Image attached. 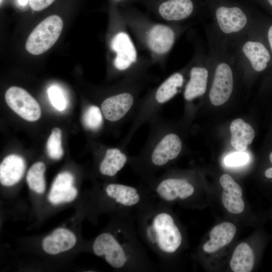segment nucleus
<instances>
[{
    "label": "nucleus",
    "instance_id": "nucleus-1",
    "mask_svg": "<svg viewBox=\"0 0 272 272\" xmlns=\"http://www.w3.org/2000/svg\"><path fill=\"white\" fill-rule=\"evenodd\" d=\"M92 250L112 267L123 272L157 269L138 235L133 214H115L113 228L95 238Z\"/></svg>",
    "mask_w": 272,
    "mask_h": 272
},
{
    "label": "nucleus",
    "instance_id": "nucleus-2",
    "mask_svg": "<svg viewBox=\"0 0 272 272\" xmlns=\"http://www.w3.org/2000/svg\"><path fill=\"white\" fill-rule=\"evenodd\" d=\"M135 222L140 239L165 269L183 242L182 234L169 204L155 198L136 212Z\"/></svg>",
    "mask_w": 272,
    "mask_h": 272
},
{
    "label": "nucleus",
    "instance_id": "nucleus-3",
    "mask_svg": "<svg viewBox=\"0 0 272 272\" xmlns=\"http://www.w3.org/2000/svg\"><path fill=\"white\" fill-rule=\"evenodd\" d=\"M253 35L252 27L244 34L228 43L237 66L261 72L267 67L270 60V54L264 44Z\"/></svg>",
    "mask_w": 272,
    "mask_h": 272
},
{
    "label": "nucleus",
    "instance_id": "nucleus-4",
    "mask_svg": "<svg viewBox=\"0 0 272 272\" xmlns=\"http://www.w3.org/2000/svg\"><path fill=\"white\" fill-rule=\"evenodd\" d=\"M214 30L228 42L239 37L252 27L246 13L237 6L218 7L215 12Z\"/></svg>",
    "mask_w": 272,
    "mask_h": 272
},
{
    "label": "nucleus",
    "instance_id": "nucleus-5",
    "mask_svg": "<svg viewBox=\"0 0 272 272\" xmlns=\"http://www.w3.org/2000/svg\"><path fill=\"white\" fill-rule=\"evenodd\" d=\"M63 28L58 16L51 15L41 21L32 31L26 42V50L34 55L41 54L56 42Z\"/></svg>",
    "mask_w": 272,
    "mask_h": 272
},
{
    "label": "nucleus",
    "instance_id": "nucleus-6",
    "mask_svg": "<svg viewBox=\"0 0 272 272\" xmlns=\"http://www.w3.org/2000/svg\"><path fill=\"white\" fill-rule=\"evenodd\" d=\"M182 149V143L176 134H166L153 149L148 160L146 162V171L156 170L165 167L179 155Z\"/></svg>",
    "mask_w": 272,
    "mask_h": 272
},
{
    "label": "nucleus",
    "instance_id": "nucleus-7",
    "mask_svg": "<svg viewBox=\"0 0 272 272\" xmlns=\"http://www.w3.org/2000/svg\"><path fill=\"white\" fill-rule=\"evenodd\" d=\"M5 100L8 106L25 120L35 121L41 116L38 103L21 88L13 86L9 88L5 93Z\"/></svg>",
    "mask_w": 272,
    "mask_h": 272
},
{
    "label": "nucleus",
    "instance_id": "nucleus-8",
    "mask_svg": "<svg viewBox=\"0 0 272 272\" xmlns=\"http://www.w3.org/2000/svg\"><path fill=\"white\" fill-rule=\"evenodd\" d=\"M134 103L133 96L128 93H121L106 98L101 106L103 115L108 121H117L131 108Z\"/></svg>",
    "mask_w": 272,
    "mask_h": 272
},
{
    "label": "nucleus",
    "instance_id": "nucleus-9",
    "mask_svg": "<svg viewBox=\"0 0 272 272\" xmlns=\"http://www.w3.org/2000/svg\"><path fill=\"white\" fill-rule=\"evenodd\" d=\"M111 47L116 53L114 63L118 70H124L136 61V50L126 33H117L111 41Z\"/></svg>",
    "mask_w": 272,
    "mask_h": 272
},
{
    "label": "nucleus",
    "instance_id": "nucleus-10",
    "mask_svg": "<svg viewBox=\"0 0 272 272\" xmlns=\"http://www.w3.org/2000/svg\"><path fill=\"white\" fill-rule=\"evenodd\" d=\"M74 178L69 172H63L55 177L48 194L49 201L53 205L69 202L77 195V189L73 186Z\"/></svg>",
    "mask_w": 272,
    "mask_h": 272
},
{
    "label": "nucleus",
    "instance_id": "nucleus-11",
    "mask_svg": "<svg viewBox=\"0 0 272 272\" xmlns=\"http://www.w3.org/2000/svg\"><path fill=\"white\" fill-rule=\"evenodd\" d=\"M76 241V237L73 232L65 228H59L45 237L42 245L45 252L53 255L71 249Z\"/></svg>",
    "mask_w": 272,
    "mask_h": 272
},
{
    "label": "nucleus",
    "instance_id": "nucleus-12",
    "mask_svg": "<svg viewBox=\"0 0 272 272\" xmlns=\"http://www.w3.org/2000/svg\"><path fill=\"white\" fill-rule=\"evenodd\" d=\"M175 39V34L173 30L163 24L154 26L148 34V43L150 48L159 54L168 52L172 47Z\"/></svg>",
    "mask_w": 272,
    "mask_h": 272
},
{
    "label": "nucleus",
    "instance_id": "nucleus-13",
    "mask_svg": "<svg viewBox=\"0 0 272 272\" xmlns=\"http://www.w3.org/2000/svg\"><path fill=\"white\" fill-rule=\"evenodd\" d=\"M25 168V161L20 156L12 154L7 156L0 165L1 183L6 186L15 184L22 177Z\"/></svg>",
    "mask_w": 272,
    "mask_h": 272
},
{
    "label": "nucleus",
    "instance_id": "nucleus-14",
    "mask_svg": "<svg viewBox=\"0 0 272 272\" xmlns=\"http://www.w3.org/2000/svg\"><path fill=\"white\" fill-rule=\"evenodd\" d=\"M194 6L191 0H167L159 7L160 15L170 21H179L188 18L193 13Z\"/></svg>",
    "mask_w": 272,
    "mask_h": 272
},
{
    "label": "nucleus",
    "instance_id": "nucleus-15",
    "mask_svg": "<svg viewBox=\"0 0 272 272\" xmlns=\"http://www.w3.org/2000/svg\"><path fill=\"white\" fill-rule=\"evenodd\" d=\"M236 231L235 226L229 222H225L216 225L210 232V240L203 246V251L213 253L228 244L233 239Z\"/></svg>",
    "mask_w": 272,
    "mask_h": 272
},
{
    "label": "nucleus",
    "instance_id": "nucleus-16",
    "mask_svg": "<svg viewBox=\"0 0 272 272\" xmlns=\"http://www.w3.org/2000/svg\"><path fill=\"white\" fill-rule=\"evenodd\" d=\"M209 69L203 65L195 66L190 70V78L184 92L187 101L203 95L207 90Z\"/></svg>",
    "mask_w": 272,
    "mask_h": 272
},
{
    "label": "nucleus",
    "instance_id": "nucleus-17",
    "mask_svg": "<svg viewBox=\"0 0 272 272\" xmlns=\"http://www.w3.org/2000/svg\"><path fill=\"white\" fill-rule=\"evenodd\" d=\"M230 129L232 147L238 151H245L254 138L255 131L252 127L242 119L238 118L232 122Z\"/></svg>",
    "mask_w": 272,
    "mask_h": 272
},
{
    "label": "nucleus",
    "instance_id": "nucleus-18",
    "mask_svg": "<svg viewBox=\"0 0 272 272\" xmlns=\"http://www.w3.org/2000/svg\"><path fill=\"white\" fill-rule=\"evenodd\" d=\"M127 161L126 155L120 150L109 149L100 163L99 172L104 176L113 177L125 166Z\"/></svg>",
    "mask_w": 272,
    "mask_h": 272
},
{
    "label": "nucleus",
    "instance_id": "nucleus-19",
    "mask_svg": "<svg viewBox=\"0 0 272 272\" xmlns=\"http://www.w3.org/2000/svg\"><path fill=\"white\" fill-rule=\"evenodd\" d=\"M254 262L253 252L250 246L243 242L238 245L232 255L230 265L234 272H250Z\"/></svg>",
    "mask_w": 272,
    "mask_h": 272
},
{
    "label": "nucleus",
    "instance_id": "nucleus-20",
    "mask_svg": "<svg viewBox=\"0 0 272 272\" xmlns=\"http://www.w3.org/2000/svg\"><path fill=\"white\" fill-rule=\"evenodd\" d=\"M183 83V77L180 73H176L170 76L157 90L155 94L157 102L163 104L169 101L176 95Z\"/></svg>",
    "mask_w": 272,
    "mask_h": 272
},
{
    "label": "nucleus",
    "instance_id": "nucleus-21",
    "mask_svg": "<svg viewBox=\"0 0 272 272\" xmlns=\"http://www.w3.org/2000/svg\"><path fill=\"white\" fill-rule=\"evenodd\" d=\"M45 169L44 163L38 162L33 164L27 172V183L29 188L37 193H43L45 190Z\"/></svg>",
    "mask_w": 272,
    "mask_h": 272
},
{
    "label": "nucleus",
    "instance_id": "nucleus-22",
    "mask_svg": "<svg viewBox=\"0 0 272 272\" xmlns=\"http://www.w3.org/2000/svg\"><path fill=\"white\" fill-rule=\"evenodd\" d=\"M46 147L47 153L51 158L59 160L62 157L63 150L61 146V131L59 128L52 129Z\"/></svg>",
    "mask_w": 272,
    "mask_h": 272
},
{
    "label": "nucleus",
    "instance_id": "nucleus-23",
    "mask_svg": "<svg viewBox=\"0 0 272 272\" xmlns=\"http://www.w3.org/2000/svg\"><path fill=\"white\" fill-rule=\"evenodd\" d=\"M82 121L87 129L96 130L99 129L103 123V114L101 110L95 105L88 107L84 112Z\"/></svg>",
    "mask_w": 272,
    "mask_h": 272
},
{
    "label": "nucleus",
    "instance_id": "nucleus-24",
    "mask_svg": "<svg viewBox=\"0 0 272 272\" xmlns=\"http://www.w3.org/2000/svg\"><path fill=\"white\" fill-rule=\"evenodd\" d=\"M222 200L225 208L231 213L240 214L244 209V203L241 197L228 193L225 190L222 194Z\"/></svg>",
    "mask_w": 272,
    "mask_h": 272
},
{
    "label": "nucleus",
    "instance_id": "nucleus-25",
    "mask_svg": "<svg viewBox=\"0 0 272 272\" xmlns=\"http://www.w3.org/2000/svg\"><path fill=\"white\" fill-rule=\"evenodd\" d=\"M47 93L52 105L57 110L62 111L66 108V100L62 90L58 87H50Z\"/></svg>",
    "mask_w": 272,
    "mask_h": 272
},
{
    "label": "nucleus",
    "instance_id": "nucleus-26",
    "mask_svg": "<svg viewBox=\"0 0 272 272\" xmlns=\"http://www.w3.org/2000/svg\"><path fill=\"white\" fill-rule=\"evenodd\" d=\"M220 183L224 190L228 193L241 197L242 195L241 187L229 174L222 175L220 178Z\"/></svg>",
    "mask_w": 272,
    "mask_h": 272
},
{
    "label": "nucleus",
    "instance_id": "nucleus-27",
    "mask_svg": "<svg viewBox=\"0 0 272 272\" xmlns=\"http://www.w3.org/2000/svg\"><path fill=\"white\" fill-rule=\"evenodd\" d=\"M249 156L245 152L239 151L227 156L224 159L225 164L229 166H238L245 164L249 160Z\"/></svg>",
    "mask_w": 272,
    "mask_h": 272
},
{
    "label": "nucleus",
    "instance_id": "nucleus-28",
    "mask_svg": "<svg viewBox=\"0 0 272 272\" xmlns=\"http://www.w3.org/2000/svg\"><path fill=\"white\" fill-rule=\"evenodd\" d=\"M54 0H29L31 8L36 11H40L51 5Z\"/></svg>",
    "mask_w": 272,
    "mask_h": 272
},
{
    "label": "nucleus",
    "instance_id": "nucleus-29",
    "mask_svg": "<svg viewBox=\"0 0 272 272\" xmlns=\"http://www.w3.org/2000/svg\"><path fill=\"white\" fill-rule=\"evenodd\" d=\"M268 42L270 47V48L272 51V25H270L267 30V33Z\"/></svg>",
    "mask_w": 272,
    "mask_h": 272
},
{
    "label": "nucleus",
    "instance_id": "nucleus-30",
    "mask_svg": "<svg viewBox=\"0 0 272 272\" xmlns=\"http://www.w3.org/2000/svg\"><path fill=\"white\" fill-rule=\"evenodd\" d=\"M264 175L267 178H272V167L266 169L264 172Z\"/></svg>",
    "mask_w": 272,
    "mask_h": 272
},
{
    "label": "nucleus",
    "instance_id": "nucleus-31",
    "mask_svg": "<svg viewBox=\"0 0 272 272\" xmlns=\"http://www.w3.org/2000/svg\"><path fill=\"white\" fill-rule=\"evenodd\" d=\"M19 4L22 6H25L27 4L29 0H17Z\"/></svg>",
    "mask_w": 272,
    "mask_h": 272
},
{
    "label": "nucleus",
    "instance_id": "nucleus-32",
    "mask_svg": "<svg viewBox=\"0 0 272 272\" xmlns=\"http://www.w3.org/2000/svg\"><path fill=\"white\" fill-rule=\"evenodd\" d=\"M269 159L271 163L272 164V151L269 153Z\"/></svg>",
    "mask_w": 272,
    "mask_h": 272
},
{
    "label": "nucleus",
    "instance_id": "nucleus-33",
    "mask_svg": "<svg viewBox=\"0 0 272 272\" xmlns=\"http://www.w3.org/2000/svg\"><path fill=\"white\" fill-rule=\"evenodd\" d=\"M269 4L272 7V0H267Z\"/></svg>",
    "mask_w": 272,
    "mask_h": 272
},
{
    "label": "nucleus",
    "instance_id": "nucleus-34",
    "mask_svg": "<svg viewBox=\"0 0 272 272\" xmlns=\"http://www.w3.org/2000/svg\"><path fill=\"white\" fill-rule=\"evenodd\" d=\"M2 0H1V3H2Z\"/></svg>",
    "mask_w": 272,
    "mask_h": 272
}]
</instances>
